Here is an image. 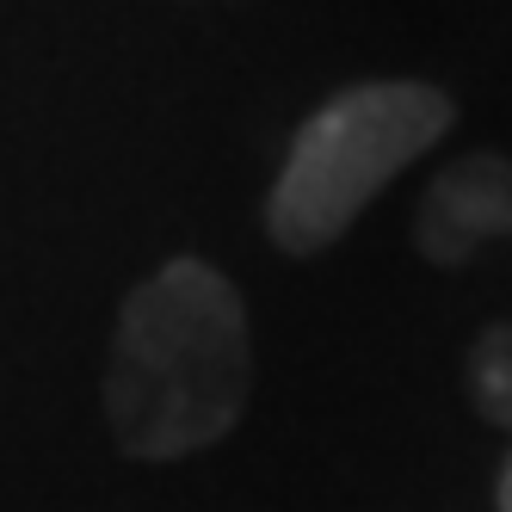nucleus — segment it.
I'll return each instance as SVG.
<instances>
[{"mask_svg": "<svg viewBox=\"0 0 512 512\" xmlns=\"http://www.w3.org/2000/svg\"><path fill=\"white\" fill-rule=\"evenodd\" d=\"M253 389L247 309L210 260L155 266L112 327L105 358V420L124 457L179 463L241 426Z\"/></svg>", "mask_w": 512, "mask_h": 512, "instance_id": "1", "label": "nucleus"}, {"mask_svg": "<svg viewBox=\"0 0 512 512\" xmlns=\"http://www.w3.org/2000/svg\"><path fill=\"white\" fill-rule=\"evenodd\" d=\"M457 124V99L432 81H358L321 99L290 136L266 192V235L290 260L327 253L389 186Z\"/></svg>", "mask_w": 512, "mask_h": 512, "instance_id": "2", "label": "nucleus"}, {"mask_svg": "<svg viewBox=\"0 0 512 512\" xmlns=\"http://www.w3.org/2000/svg\"><path fill=\"white\" fill-rule=\"evenodd\" d=\"M512 235V161L463 155L426 186L414 210V253L426 266H469L488 241Z\"/></svg>", "mask_w": 512, "mask_h": 512, "instance_id": "3", "label": "nucleus"}, {"mask_svg": "<svg viewBox=\"0 0 512 512\" xmlns=\"http://www.w3.org/2000/svg\"><path fill=\"white\" fill-rule=\"evenodd\" d=\"M463 383H469V408L482 414L488 426L512 432V321L475 334L469 364H463Z\"/></svg>", "mask_w": 512, "mask_h": 512, "instance_id": "4", "label": "nucleus"}, {"mask_svg": "<svg viewBox=\"0 0 512 512\" xmlns=\"http://www.w3.org/2000/svg\"><path fill=\"white\" fill-rule=\"evenodd\" d=\"M494 500H500V512H512V457H506V469H500V488H494Z\"/></svg>", "mask_w": 512, "mask_h": 512, "instance_id": "5", "label": "nucleus"}]
</instances>
